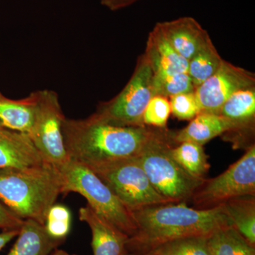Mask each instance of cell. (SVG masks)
<instances>
[{"mask_svg": "<svg viewBox=\"0 0 255 255\" xmlns=\"http://www.w3.org/2000/svg\"><path fill=\"white\" fill-rule=\"evenodd\" d=\"M23 222L24 220L16 216L0 201V229L2 231L20 230Z\"/></svg>", "mask_w": 255, "mask_h": 255, "instance_id": "83f0119b", "label": "cell"}, {"mask_svg": "<svg viewBox=\"0 0 255 255\" xmlns=\"http://www.w3.org/2000/svg\"><path fill=\"white\" fill-rule=\"evenodd\" d=\"M211 255H255V246L233 226H223L206 238Z\"/></svg>", "mask_w": 255, "mask_h": 255, "instance_id": "ffe728a7", "label": "cell"}, {"mask_svg": "<svg viewBox=\"0 0 255 255\" xmlns=\"http://www.w3.org/2000/svg\"><path fill=\"white\" fill-rule=\"evenodd\" d=\"M170 153L174 160L191 177L204 180L210 169L209 156L203 145L191 142H183L173 145Z\"/></svg>", "mask_w": 255, "mask_h": 255, "instance_id": "44dd1931", "label": "cell"}, {"mask_svg": "<svg viewBox=\"0 0 255 255\" xmlns=\"http://www.w3.org/2000/svg\"><path fill=\"white\" fill-rule=\"evenodd\" d=\"M63 243L52 238L44 225L34 220H24L17 239L7 255H50Z\"/></svg>", "mask_w": 255, "mask_h": 255, "instance_id": "e0dca14e", "label": "cell"}, {"mask_svg": "<svg viewBox=\"0 0 255 255\" xmlns=\"http://www.w3.org/2000/svg\"><path fill=\"white\" fill-rule=\"evenodd\" d=\"M27 134L0 124V169H23L46 163Z\"/></svg>", "mask_w": 255, "mask_h": 255, "instance_id": "7c38bea8", "label": "cell"}, {"mask_svg": "<svg viewBox=\"0 0 255 255\" xmlns=\"http://www.w3.org/2000/svg\"><path fill=\"white\" fill-rule=\"evenodd\" d=\"M153 70L145 54L140 56L131 78L122 91L101 103L93 117L119 127H143V114L152 97Z\"/></svg>", "mask_w": 255, "mask_h": 255, "instance_id": "8992f818", "label": "cell"}, {"mask_svg": "<svg viewBox=\"0 0 255 255\" xmlns=\"http://www.w3.org/2000/svg\"><path fill=\"white\" fill-rule=\"evenodd\" d=\"M79 218L92 231L94 255H125L129 236L100 216L87 204L79 211Z\"/></svg>", "mask_w": 255, "mask_h": 255, "instance_id": "4fadbf2b", "label": "cell"}, {"mask_svg": "<svg viewBox=\"0 0 255 255\" xmlns=\"http://www.w3.org/2000/svg\"><path fill=\"white\" fill-rule=\"evenodd\" d=\"M58 171L61 175L62 194H80L97 214L129 237L135 234L137 226L131 212L93 171L72 159Z\"/></svg>", "mask_w": 255, "mask_h": 255, "instance_id": "5b68a950", "label": "cell"}, {"mask_svg": "<svg viewBox=\"0 0 255 255\" xmlns=\"http://www.w3.org/2000/svg\"><path fill=\"white\" fill-rule=\"evenodd\" d=\"M110 188L129 211L172 203L154 189L136 157L89 168Z\"/></svg>", "mask_w": 255, "mask_h": 255, "instance_id": "52a82bcc", "label": "cell"}, {"mask_svg": "<svg viewBox=\"0 0 255 255\" xmlns=\"http://www.w3.org/2000/svg\"><path fill=\"white\" fill-rule=\"evenodd\" d=\"M139 0H100L101 4L112 11L124 9Z\"/></svg>", "mask_w": 255, "mask_h": 255, "instance_id": "f1b7e54d", "label": "cell"}, {"mask_svg": "<svg viewBox=\"0 0 255 255\" xmlns=\"http://www.w3.org/2000/svg\"><path fill=\"white\" fill-rule=\"evenodd\" d=\"M249 195L255 196V145L222 174L206 179L191 200L193 208L205 210L222 205L233 198Z\"/></svg>", "mask_w": 255, "mask_h": 255, "instance_id": "9c48e42d", "label": "cell"}, {"mask_svg": "<svg viewBox=\"0 0 255 255\" xmlns=\"http://www.w3.org/2000/svg\"><path fill=\"white\" fill-rule=\"evenodd\" d=\"M61 194V175L52 164L0 169V201L21 219L45 226L48 211Z\"/></svg>", "mask_w": 255, "mask_h": 255, "instance_id": "3957f363", "label": "cell"}, {"mask_svg": "<svg viewBox=\"0 0 255 255\" xmlns=\"http://www.w3.org/2000/svg\"><path fill=\"white\" fill-rule=\"evenodd\" d=\"M19 230L2 231L0 233V251L4 248L11 240L17 237Z\"/></svg>", "mask_w": 255, "mask_h": 255, "instance_id": "f546056e", "label": "cell"}, {"mask_svg": "<svg viewBox=\"0 0 255 255\" xmlns=\"http://www.w3.org/2000/svg\"><path fill=\"white\" fill-rule=\"evenodd\" d=\"M36 100V91L21 100H11L0 92V124L28 135L34 117Z\"/></svg>", "mask_w": 255, "mask_h": 255, "instance_id": "ac0fdd59", "label": "cell"}, {"mask_svg": "<svg viewBox=\"0 0 255 255\" xmlns=\"http://www.w3.org/2000/svg\"><path fill=\"white\" fill-rule=\"evenodd\" d=\"M169 44L188 62L211 39L209 33L190 16L157 23Z\"/></svg>", "mask_w": 255, "mask_h": 255, "instance_id": "5bb4252c", "label": "cell"}, {"mask_svg": "<svg viewBox=\"0 0 255 255\" xmlns=\"http://www.w3.org/2000/svg\"><path fill=\"white\" fill-rule=\"evenodd\" d=\"M50 255H77L69 254L67 252L62 251V250H58V248L55 249V251L52 252L51 254Z\"/></svg>", "mask_w": 255, "mask_h": 255, "instance_id": "4dcf8cb0", "label": "cell"}, {"mask_svg": "<svg viewBox=\"0 0 255 255\" xmlns=\"http://www.w3.org/2000/svg\"><path fill=\"white\" fill-rule=\"evenodd\" d=\"M169 99L171 114L179 120L191 121L200 113L194 92L180 94Z\"/></svg>", "mask_w": 255, "mask_h": 255, "instance_id": "4316f807", "label": "cell"}, {"mask_svg": "<svg viewBox=\"0 0 255 255\" xmlns=\"http://www.w3.org/2000/svg\"><path fill=\"white\" fill-rule=\"evenodd\" d=\"M174 145L171 130L155 128L137 158L159 194L172 203H186L205 179L191 177L174 160L170 153Z\"/></svg>", "mask_w": 255, "mask_h": 255, "instance_id": "277c9868", "label": "cell"}, {"mask_svg": "<svg viewBox=\"0 0 255 255\" xmlns=\"http://www.w3.org/2000/svg\"><path fill=\"white\" fill-rule=\"evenodd\" d=\"M125 255H156L152 254V253H141V254H137V253H128V252H127V254Z\"/></svg>", "mask_w": 255, "mask_h": 255, "instance_id": "1f68e13d", "label": "cell"}, {"mask_svg": "<svg viewBox=\"0 0 255 255\" xmlns=\"http://www.w3.org/2000/svg\"><path fill=\"white\" fill-rule=\"evenodd\" d=\"M204 236H189L163 243L148 253L156 255H211Z\"/></svg>", "mask_w": 255, "mask_h": 255, "instance_id": "603a6c76", "label": "cell"}, {"mask_svg": "<svg viewBox=\"0 0 255 255\" xmlns=\"http://www.w3.org/2000/svg\"><path fill=\"white\" fill-rule=\"evenodd\" d=\"M195 87L188 73L154 75L152 79L153 96L170 98L180 94L194 92Z\"/></svg>", "mask_w": 255, "mask_h": 255, "instance_id": "cb8c5ba5", "label": "cell"}, {"mask_svg": "<svg viewBox=\"0 0 255 255\" xmlns=\"http://www.w3.org/2000/svg\"><path fill=\"white\" fill-rule=\"evenodd\" d=\"M255 86V74L223 60L219 70L194 93L200 112L219 114L223 104L235 92Z\"/></svg>", "mask_w": 255, "mask_h": 255, "instance_id": "30bf717a", "label": "cell"}, {"mask_svg": "<svg viewBox=\"0 0 255 255\" xmlns=\"http://www.w3.org/2000/svg\"><path fill=\"white\" fill-rule=\"evenodd\" d=\"M72 216L70 209L63 204H54L47 214L45 228L54 239L65 241L70 232Z\"/></svg>", "mask_w": 255, "mask_h": 255, "instance_id": "d4e9b609", "label": "cell"}, {"mask_svg": "<svg viewBox=\"0 0 255 255\" xmlns=\"http://www.w3.org/2000/svg\"><path fill=\"white\" fill-rule=\"evenodd\" d=\"M155 129L119 127L91 115L84 119L65 118L62 132L69 159L92 168L137 157Z\"/></svg>", "mask_w": 255, "mask_h": 255, "instance_id": "7a4b0ae2", "label": "cell"}, {"mask_svg": "<svg viewBox=\"0 0 255 255\" xmlns=\"http://www.w3.org/2000/svg\"><path fill=\"white\" fill-rule=\"evenodd\" d=\"M222 206L233 227L255 246V196L233 198Z\"/></svg>", "mask_w": 255, "mask_h": 255, "instance_id": "d6986e66", "label": "cell"}, {"mask_svg": "<svg viewBox=\"0 0 255 255\" xmlns=\"http://www.w3.org/2000/svg\"><path fill=\"white\" fill-rule=\"evenodd\" d=\"M36 93L34 117L28 136L45 162L59 170L70 160L64 145L62 127L65 117L59 97L53 90Z\"/></svg>", "mask_w": 255, "mask_h": 255, "instance_id": "ba28073f", "label": "cell"}, {"mask_svg": "<svg viewBox=\"0 0 255 255\" xmlns=\"http://www.w3.org/2000/svg\"><path fill=\"white\" fill-rule=\"evenodd\" d=\"M219 115L227 119L232 129L222 135L233 142L235 149L252 145L248 141L254 138L255 86L238 90L223 104Z\"/></svg>", "mask_w": 255, "mask_h": 255, "instance_id": "8fae6325", "label": "cell"}, {"mask_svg": "<svg viewBox=\"0 0 255 255\" xmlns=\"http://www.w3.org/2000/svg\"><path fill=\"white\" fill-rule=\"evenodd\" d=\"M232 129V125L219 114L200 112L182 130L172 131L175 144L191 142L204 145L210 140Z\"/></svg>", "mask_w": 255, "mask_h": 255, "instance_id": "2e32d148", "label": "cell"}, {"mask_svg": "<svg viewBox=\"0 0 255 255\" xmlns=\"http://www.w3.org/2000/svg\"><path fill=\"white\" fill-rule=\"evenodd\" d=\"M136 232L129 237L128 253H148L157 246L189 236L208 237L216 230L233 226L222 205L210 209L189 207L185 202L147 206L131 211Z\"/></svg>", "mask_w": 255, "mask_h": 255, "instance_id": "6da1fadb", "label": "cell"}, {"mask_svg": "<svg viewBox=\"0 0 255 255\" xmlns=\"http://www.w3.org/2000/svg\"><path fill=\"white\" fill-rule=\"evenodd\" d=\"M144 54L150 62L154 75L188 73L189 62L169 44L157 24L149 33Z\"/></svg>", "mask_w": 255, "mask_h": 255, "instance_id": "9a60e30c", "label": "cell"}, {"mask_svg": "<svg viewBox=\"0 0 255 255\" xmlns=\"http://www.w3.org/2000/svg\"><path fill=\"white\" fill-rule=\"evenodd\" d=\"M223 60L210 40L189 61L188 74L195 88L219 70Z\"/></svg>", "mask_w": 255, "mask_h": 255, "instance_id": "7402d4cb", "label": "cell"}, {"mask_svg": "<svg viewBox=\"0 0 255 255\" xmlns=\"http://www.w3.org/2000/svg\"><path fill=\"white\" fill-rule=\"evenodd\" d=\"M171 114L168 98L153 96L146 107L143 114V124L147 127L164 128H167Z\"/></svg>", "mask_w": 255, "mask_h": 255, "instance_id": "484cf974", "label": "cell"}]
</instances>
